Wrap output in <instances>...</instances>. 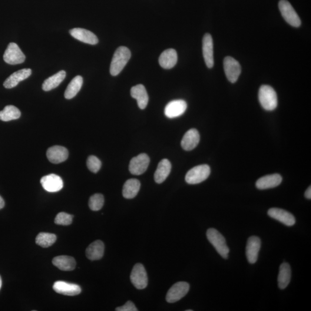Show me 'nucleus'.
<instances>
[{
	"mask_svg": "<svg viewBox=\"0 0 311 311\" xmlns=\"http://www.w3.org/2000/svg\"><path fill=\"white\" fill-rule=\"evenodd\" d=\"M258 98L262 107L267 111H273L277 107L278 99L276 92L269 85L261 86Z\"/></svg>",
	"mask_w": 311,
	"mask_h": 311,
	"instance_id": "f03ea898",
	"label": "nucleus"
},
{
	"mask_svg": "<svg viewBox=\"0 0 311 311\" xmlns=\"http://www.w3.org/2000/svg\"><path fill=\"white\" fill-rule=\"evenodd\" d=\"M5 202L3 198L0 196V209H2L3 207H4Z\"/></svg>",
	"mask_w": 311,
	"mask_h": 311,
	"instance_id": "4c0bfd02",
	"label": "nucleus"
},
{
	"mask_svg": "<svg viewBox=\"0 0 311 311\" xmlns=\"http://www.w3.org/2000/svg\"><path fill=\"white\" fill-rule=\"evenodd\" d=\"M186 311H193V310H186Z\"/></svg>",
	"mask_w": 311,
	"mask_h": 311,
	"instance_id": "ea45409f",
	"label": "nucleus"
},
{
	"mask_svg": "<svg viewBox=\"0 0 311 311\" xmlns=\"http://www.w3.org/2000/svg\"><path fill=\"white\" fill-rule=\"evenodd\" d=\"M117 311H138V309L135 307L134 303L131 301H128L125 305L117 308L115 310Z\"/></svg>",
	"mask_w": 311,
	"mask_h": 311,
	"instance_id": "c9c22d12",
	"label": "nucleus"
},
{
	"mask_svg": "<svg viewBox=\"0 0 311 311\" xmlns=\"http://www.w3.org/2000/svg\"><path fill=\"white\" fill-rule=\"evenodd\" d=\"M82 84H83V79L81 76H76L69 84L67 89H66L65 98L67 99L74 98L80 91Z\"/></svg>",
	"mask_w": 311,
	"mask_h": 311,
	"instance_id": "c756f323",
	"label": "nucleus"
},
{
	"mask_svg": "<svg viewBox=\"0 0 311 311\" xmlns=\"http://www.w3.org/2000/svg\"><path fill=\"white\" fill-rule=\"evenodd\" d=\"M210 174V168L207 164L200 165L188 171L185 177L186 182L196 184L207 180Z\"/></svg>",
	"mask_w": 311,
	"mask_h": 311,
	"instance_id": "20e7f679",
	"label": "nucleus"
},
{
	"mask_svg": "<svg viewBox=\"0 0 311 311\" xmlns=\"http://www.w3.org/2000/svg\"><path fill=\"white\" fill-rule=\"evenodd\" d=\"M281 15L287 23L294 27H299L301 20L292 5L287 0H281L279 4Z\"/></svg>",
	"mask_w": 311,
	"mask_h": 311,
	"instance_id": "39448f33",
	"label": "nucleus"
},
{
	"mask_svg": "<svg viewBox=\"0 0 311 311\" xmlns=\"http://www.w3.org/2000/svg\"><path fill=\"white\" fill-rule=\"evenodd\" d=\"M200 140L199 132L196 129H191L184 135L181 142V146L184 150L190 151L196 148Z\"/></svg>",
	"mask_w": 311,
	"mask_h": 311,
	"instance_id": "6ab92c4d",
	"label": "nucleus"
},
{
	"mask_svg": "<svg viewBox=\"0 0 311 311\" xmlns=\"http://www.w3.org/2000/svg\"><path fill=\"white\" fill-rule=\"evenodd\" d=\"M190 289V285L186 282H179L175 284L168 290L166 296L168 303L178 302L186 295Z\"/></svg>",
	"mask_w": 311,
	"mask_h": 311,
	"instance_id": "1a4fd4ad",
	"label": "nucleus"
},
{
	"mask_svg": "<svg viewBox=\"0 0 311 311\" xmlns=\"http://www.w3.org/2000/svg\"><path fill=\"white\" fill-rule=\"evenodd\" d=\"M203 51L205 64L207 68H212L214 66L213 42L209 34H206L204 36Z\"/></svg>",
	"mask_w": 311,
	"mask_h": 311,
	"instance_id": "f3484780",
	"label": "nucleus"
},
{
	"mask_svg": "<svg viewBox=\"0 0 311 311\" xmlns=\"http://www.w3.org/2000/svg\"><path fill=\"white\" fill-rule=\"evenodd\" d=\"M104 252V245L101 240H96L92 243L86 250V256L89 260L102 259Z\"/></svg>",
	"mask_w": 311,
	"mask_h": 311,
	"instance_id": "b1692460",
	"label": "nucleus"
},
{
	"mask_svg": "<svg viewBox=\"0 0 311 311\" xmlns=\"http://www.w3.org/2000/svg\"><path fill=\"white\" fill-rule=\"evenodd\" d=\"M69 152L67 148L57 145L49 148L47 151L48 160L53 164L61 163L67 160Z\"/></svg>",
	"mask_w": 311,
	"mask_h": 311,
	"instance_id": "a211bd4d",
	"label": "nucleus"
},
{
	"mask_svg": "<svg viewBox=\"0 0 311 311\" xmlns=\"http://www.w3.org/2000/svg\"><path fill=\"white\" fill-rule=\"evenodd\" d=\"M32 74L30 69H23L14 73L4 82V87L11 89L16 87L20 82L26 80Z\"/></svg>",
	"mask_w": 311,
	"mask_h": 311,
	"instance_id": "412c9836",
	"label": "nucleus"
},
{
	"mask_svg": "<svg viewBox=\"0 0 311 311\" xmlns=\"http://www.w3.org/2000/svg\"><path fill=\"white\" fill-rule=\"evenodd\" d=\"M4 60L10 65L22 64L26 59V56L21 49L15 43H10L4 52Z\"/></svg>",
	"mask_w": 311,
	"mask_h": 311,
	"instance_id": "423d86ee",
	"label": "nucleus"
},
{
	"mask_svg": "<svg viewBox=\"0 0 311 311\" xmlns=\"http://www.w3.org/2000/svg\"><path fill=\"white\" fill-rule=\"evenodd\" d=\"M150 163V158L145 154H141L132 158L129 164V171L135 175L144 174Z\"/></svg>",
	"mask_w": 311,
	"mask_h": 311,
	"instance_id": "9d476101",
	"label": "nucleus"
},
{
	"mask_svg": "<svg viewBox=\"0 0 311 311\" xmlns=\"http://www.w3.org/2000/svg\"><path fill=\"white\" fill-rule=\"evenodd\" d=\"M207 236L209 242L213 245L217 253L224 259H227L230 249L227 246L224 237L217 230L210 228L207 231Z\"/></svg>",
	"mask_w": 311,
	"mask_h": 311,
	"instance_id": "7ed1b4c3",
	"label": "nucleus"
},
{
	"mask_svg": "<svg viewBox=\"0 0 311 311\" xmlns=\"http://www.w3.org/2000/svg\"><path fill=\"white\" fill-rule=\"evenodd\" d=\"M104 197L101 194H95L92 196L89 200V207L92 210H100L104 207Z\"/></svg>",
	"mask_w": 311,
	"mask_h": 311,
	"instance_id": "473e14b6",
	"label": "nucleus"
},
{
	"mask_svg": "<svg viewBox=\"0 0 311 311\" xmlns=\"http://www.w3.org/2000/svg\"><path fill=\"white\" fill-rule=\"evenodd\" d=\"M52 264L59 269L69 271L74 270L76 266V260L74 258L69 256H58L53 258Z\"/></svg>",
	"mask_w": 311,
	"mask_h": 311,
	"instance_id": "a878e982",
	"label": "nucleus"
},
{
	"mask_svg": "<svg viewBox=\"0 0 311 311\" xmlns=\"http://www.w3.org/2000/svg\"><path fill=\"white\" fill-rule=\"evenodd\" d=\"M66 72L64 71H59L49 78L44 81L42 85V89L45 91H49L52 90L55 88H57L58 86L64 81L66 78Z\"/></svg>",
	"mask_w": 311,
	"mask_h": 311,
	"instance_id": "c85d7f7f",
	"label": "nucleus"
},
{
	"mask_svg": "<svg viewBox=\"0 0 311 311\" xmlns=\"http://www.w3.org/2000/svg\"><path fill=\"white\" fill-rule=\"evenodd\" d=\"M69 33L73 37L85 44L94 45H97L99 42L97 36L87 29L76 28L71 29Z\"/></svg>",
	"mask_w": 311,
	"mask_h": 311,
	"instance_id": "dca6fc26",
	"label": "nucleus"
},
{
	"mask_svg": "<svg viewBox=\"0 0 311 311\" xmlns=\"http://www.w3.org/2000/svg\"><path fill=\"white\" fill-rule=\"evenodd\" d=\"M177 52L173 49H167L164 51L158 59L161 67L165 69L173 68L177 64Z\"/></svg>",
	"mask_w": 311,
	"mask_h": 311,
	"instance_id": "5701e85b",
	"label": "nucleus"
},
{
	"mask_svg": "<svg viewBox=\"0 0 311 311\" xmlns=\"http://www.w3.org/2000/svg\"><path fill=\"white\" fill-rule=\"evenodd\" d=\"M74 216L65 212L59 213L55 217L54 222L59 226H69L72 223Z\"/></svg>",
	"mask_w": 311,
	"mask_h": 311,
	"instance_id": "72a5a7b5",
	"label": "nucleus"
},
{
	"mask_svg": "<svg viewBox=\"0 0 311 311\" xmlns=\"http://www.w3.org/2000/svg\"><path fill=\"white\" fill-rule=\"evenodd\" d=\"M57 240L55 234L41 233L36 237V243L43 248H48L52 246Z\"/></svg>",
	"mask_w": 311,
	"mask_h": 311,
	"instance_id": "2f4dec72",
	"label": "nucleus"
},
{
	"mask_svg": "<svg viewBox=\"0 0 311 311\" xmlns=\"http://www.w3.org/2000/svg\"><path fill=\"white\" fill-rule=\"evenodd\" d=\"M41 183L43 188L50 193L60 191L64 186L62 178L55 174H50L42 178Z\"/></svg>",
	"mask_w": 311,
	"mask_h": 311,
	"instance_id": "9b49d317",
	"label": "nucleus"
},
{
	"mask_svg": "<svg viewBox=\"0 0 311 311\" xmlns=\"http://www.w3.org/2000/svg\"><path fill=\"white\" fill-rule=\"evenodd\" d=\"M283 178L280 174L266 175L257 181L256 186L259 190H266L276 187L282 182Z\"/></svg>",
	"mask_w": 311,
	"mask_h": 311,
	"instance_id": "aec40b11",
	"label": "nucleus"
},
{
	"mask_svg": "<svg viewBox=\"0 0 311 311\" xmlns=\"http://www.w3.org/2000/svg\"><path fill=\"white\" fill-rule=\"evenodd\" d=\"M2 286V280L1 277L0 276V289H1Z\"/></svg>",
	"mask_w": 311,
	"mask_h": 311,
	"instance_id": "58836bf2",
	"label": "nucleus"
},
{
	"mask_svg": "<svg viewBox=\"0 0 311 311\" xmlns=\"http://www.w3.org/2000/svg\"><path fill=\"white\" fill-rule=\"evenodd\" d=\"M21 116V111L14 105H6L4 110L0 111V120L4 122L18 120Z\"/></svg>",
	"mask_w": 311,
	"mask_h": 311,
	"instance_id": "7c9ffc66",
	"label": "nucleus"
},
{
	"mask_svg": "<svg viewBox=\"0 0 311 311\" xmlns=\"http://www.w3.org/2000/svg\"><path fill=\"white\" fill-rule=\"evenodd\" d=\"M130 280L138 289H144L148 285V277L145 267L141 263H137L132 270Z\"/></svg>",
	"mask_w": 311,
	"mask_h": 311,
	"instance_id": "0eeeda50",
	"label": "nucleus"
},
{
	"mask_svg": "<svg viewBox=\"0 0 311 311\" xmlns=\"http://www.w3.org/2000/svg\"><path fill=\"white\" fill-rule=\"evenodd\" d=\"M267 214L270 217L286 226H293L296 223L295 218L292 214L279 208H271L268 211Z\"/></svg>",
	"mask_w": 311,
	"mask_h": 311,
	"instance_id": "4468645a",
	"label": "nucleus"
},
{
	"mask_svg": "<svg viewBox=\"0 0 311 311\" xmlns=\"http://www.w3.org/2000/svg\"><path fill=\"white\" fill-rule=\"evenodd\" d=\"M305 197L307 198V199L311 200V187L310 186L307 188V190L305 193Z\"/></svg>",
	"mask_w": 311,
	"mask_h": 311,
	"instance_id": "e433bc0d",
	"label": "nucleus"
},
{
	"mask_svg": "<svg viewBox=\"0 0 311 311\" xmlns=\"http://www.w3.org/2000/svg\"><path fill=\"white\" fill-rule=\"evenodd\" d=\"M261 246V241L257 236H251L248 239L246 246V257L251 264L257 262Z\"/></svg>",
	"mask_w": 311,
	"mask_h": 311,
	"instance_id": "2eb2a0df",
	"label": "nucleus"
},
{
	"mask_svg": "<svg viewBox=\"0 0 311 311\" xmlns=\"http://www.w3.org/2000/svg\"><path fill=\"white\" fill-rule=\"evenodd\" d=\"M224 69L228 80L232 83L236 82L241 71L239 62L233 57H227L224 60Z\"/></svg>",
	"mask_w": 311,
	"mask_h": 311,
	"instance_id": "6e6552de",
	"label": "nucleus"
},
{
	"mask_svg": "<svg viewBox=\"0 0 311 311\" xmlns=\"http://www.w3.org/2000/svg\"><path fill=\"white\" fill-rule=\"evenodd\" d=\"M187 107V103L183 100L173 101L165 106L164 114L168 118H177L184 113Z\"/></svg>",
	"mask_w": 311,
	"mask_h": 311,
	"instance_id": "f8f14e48",
	"label": "nucleus"
},
{
	"mask_svg": "<svg viewBox=\"0 0 311 311\" xmlns=\"http://www.w3.org/2000/svg\"><path fill=\"white\" fill-rule=\"evenodd\" d=\"M130 94L132 98L136 99L139 108L144 110L147 107L149 97L146 89L143 85L138 84L132 87Z\"/></svg>",
	"mask_w": 311,
	"mask_h": 311,
	"instance_id": "4be33fe9",
	"label": "nucleus"
},
{
	"mask_svg": "<svg viewBox=\"0 0 311 311\" xmlns=\"http://www.w3.org/2000/svg\"><path fill=\"white\" fill-rule=\"evenodd\" d=\"M140 181L136 179H130L126 181L124 185L122 194L127 199H132L137 196L140 189Z\"/></svg>",
	"mask_w": 311,
	"mask_h": 311,
	"instance_id": "bb28decb",
	"label": "nucleus"
},
{
	"mask_svg": "<svg viewBox=\"0 0 311 311\" xmlns=\"http://www.w3.org/2000/svg\"><path fill=\"white\" fill-rule=\"evenodd\" d=\"M52 288L55 292L65 296H74L81 292V287L78 285L61 281H56Z\"/></svg>",
	"mask_w": 311,
	"mask_h": 311,
	"instance_id": "ddd939ff",
	"label": "nucleus"
},
{
	"mask_svg": "<svg viewBox=\"0 0 311 311\" xmlns=\"http://www.w3.org/2000/svg\"><path fill=\"white\" fill-rule=\"evenodd\" d=\"M291 280V269L287 263H283L280 267L278 284L281 289H285L288 286Z\"/></svg>",
	"mask_w": 311,
	"mask_h": 311,
	"instance_id": "cd10ccee",
	"label": "nucleus"
},
{
	"mask_svg": "<svg viewBox=\"0 0 311 311\" xmlns=\"http://www.w3.org/2000/svg\"><path fill=\"white\" fill-rule=\"evenodd\" d=\"M131 57L130 50L125 46L118 48L114 52L110 65V72L112 76H116L123 70Z\"/></svg>",
	"mask_w": 311,
	"mask_h": 311,
	"instance_id": "f257e3e1",
	"label": "nucleus"
},
{
	"mask_svg": "<svg viewBox=\"0 0 311 311\" xmlns=\"http://www.w3.org/2000/svg\"><path fill=\"white\" fill-rule=\"evenodd\" d=\"M87 165L88 169L92 173H97L101 169L102 163L97 157L95 156H90L88 158Z\"/></svg>",
	"mask_w": 311,
	"mask_h": 311,
	"instance_id": "f704fd0d",
	"label": "nucleus"
},
{
	"mask_svg": "<svg viewBox=\"0 0 311 311\" xmlns=\"http://www.w3.org/2000/svg\"><path fill=\"white\" fill-rule=\"evenodd\" d=\"M171 170V164L167 159H163L158 164L156 171L154 179L155 181L158 184L163 182L170 175Z\"/></svg>",
	"mask_w": 311,
	"mask_h": 311,
	"instance_id": "393cba45",
	"label": "nucleus"
}]
</instances>
